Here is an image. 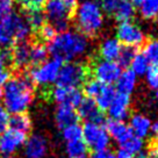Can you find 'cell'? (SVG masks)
Masks as SVG:
<instances>
[{
    "label": "cell",
    "instance_id": "43",
    "mask_svg": "<svg viewBox=\"0 0 158 158\" xmlns=\"http://www.w3.org/2000/svg\"><path fill=\"white\" fill-rule=\"evenodd\" d=\"M64 1V4L66 5V7L69 8V10L74 15V12L77 10V7H78L79 2L78 0H63Z\"/></svg>",
    "mask_w": 158,
    "mask_h": 158
},
{
    "label": "cell",
    "instance_id": "11",
    "mask_svg": "<svg viewBox=\"0 0 158 158\" xmlns=\"http://www.w3.org/2000/svg\"><path fill=\"white\" fill-rule=\"evenodd\" d=\"M26 135L14 129H6L0 135V153L2 156H12L23 147Z\"/></svg>",
    "mask_w": 158,
    "mask_h": 158
},
{
    "label": "cell",
    "instance_id": "10",
    "mask_svg": "<svg viewBox=\"0 0 158 158\" xmlns=\"http://www.w3.org/2000/svg\"><path fill=\"white\" fill-rule=\"evenodd\" d=\"M121 72H122V69L118 66L116 62L100 59L93 66L94 79L101 84L109 85V86L116 83Z\"/></svg>",
    "mask_w": 158,
    "mask_h": 158
},
{
    "label": "cell",
    "instance_id": "12",
    "mask_svg": "<svg viewBox=\"0 0 158 158\" xmlns=\"http://www.w3.org/2000/svg\"><path fill=\"white\" fill-rule=\"evenodd\" d=\"M50 97L58 106H70L72 108H77L84 99L83 93L78 89H68L62 86H56L51 89Z\"/></svg>",
    "mask_w": 158,
    "mask_h": 158
},
{
    "label": "cell",
    "instance_id": "38",
    "mask_svg": "<svg viewBox=\"0 0 158 158\" xmlns=\"http://www.w3.org/2000/svg\"><path fill=\"white\" fill-rule=\"evenodd\" d=\"M118 4H120V0H100L99 2L101 10L108 15H114Z\"/></svg>",
    "mask_w": 158,
    "mask_h": 158
},
{
    "label": "cell",
    "instance_id": "36",
    "mask_svg": "<svg viewBox=\"0 0 158 158\" xmlns=\"http://www.w3.org/2000/svg\"><path fill=\"white\" fill-rule=\"evenodd\" d=\"M102 85L104 84L99 83L98 80H95V79L86 80L84 84V92H85V94H86V97L93 100V99L97 97V94L99 93L100 89L102 87Z\"/></svg>",
    "mask_w": 158,
    "mask_h": 158
},
{
    "label": "cell",
    "instance_id": "15",
    "mask_svg": "<svg viewBox=\"0 0 158 158\" xmlns=\"http://www.w3.org/2000/svg\"><path fill=\"white\" fill-rule=\"evenodd\" d=\"M107 110L112 120L124 121L127 118H129V113H130V97L127 94L116 92Z\"/></svg>",
    "mask_w": 158,
    "mask_h": 158
},
{
    "label": "cell",
    "instance_id": "2",
    "mask_svg": "<svg viewBox=\"0 0 158 158\" xmlns=\"http://www.w3.org/2000/svg\"><path fill=\"white\" fill-rule=\"evenodd\" d=\"M89 47V40L85 35L74 30H66L56 34L54 40L49 42L48 52L52 58L58 59L62 63H69L84 56Z\"/></svg>",
    "mask_w": 158,
    "mask_h": 158
},
{
    "label": "cell",
    "instance_id": "23",
    "mask_svg": "<svg viewBox=\"0 0 158 158\" xmlns=\"http://www.w3.org/2000/svg\"><path fill=\"white\" fill-rule=\"evenodd\" d=\"M48 48L41 42H35L30 43V52H29V63L34 68L37 65L44 63L48 60Z\"/></svg>",
    "mask_w": 158,
    "mask_h": 158
},
{
    "label": "cell",
    "instance_id": "41",
    "mask_svg": "<svg viewBox=\"0 0 158 158\" xmlns=\"http://www.w3.org/2000/svg\"><path fill=\"white\" fill-rule=\"evenodd\" d=\"M14 12L13 0H0V15H7Z\"/></svg>",
    "mask_w": 158,
    "mask_h": 158
},
{
    "label": "cell",
    "instance_id": "5",
    "mask_svg": "<svg viewBox=\"0 0 158 158\" xmlns=\"http://www.w3.org/2000/svg\"><path fill=\"white\" fill-rule=\"evenodd\" d=\"M89 77V69L79 62H69L62 65L57 77V86L78 89L85 84Z\"/></svg>",
    "mask_w": 158,
    "mask_h": 158
},
{
    "label": "cell",
    "instance_id": "48",
    "mask_svg": "<svg viewBox=\"0 0 158 158\" xmlns=\"http://www.w3.org/2000/svg\"><path fill=\"white\" fill-rule=\"evenodd\" d=\"M156 98L158 99V91H156Z\"/></svg>",
    "mask_w": 158,
    "mask_h": 158
},
{
    "label": "cell",
    "instance_id": "17",
    "mask_svg": "<svg viewBox=\"0 0 158 158\" xmlns=\"http://www.w3.org/2000/svg\"><path fill=\"white\" fill-rule=\"evenodd\" d=\"M104 128L106 129L109 137L113 138L118 145L122 143L126 138H128L129 135L131 134L130 129L124 121H118V120L109 118L106 121Z\"/></svg>",
    "mask_w": 158,
    "mask_h": 158
},
{
    "label": "cell",
    "instance_id": "40",
    "mask_svg": "<svg viewBox=\"0 0 158 158\" xmlns=\"http://www.w3.org/2000/svg\"><path fill=\"white\" fill-rule=\"evenodd\" d=\"M10 114L4 108L2 105H0V135L5 131L6 129H8L10 126Z\"/></svg>",
    "mask_w": 158,
    "mask_h": 158
},
{
    "label": "cell",
    "instance_id": "47",
    "mask_svg": "<svg viewBox=\"0 0 158 158\" xmlns=\"http://www.w3.org/2000/svg\"><path fill=\"white\" fill-rule=\"evenodd\" d=\"M0 158H13L12 156H2V157H0Z\"/></svg>",
    "mask_w": 158,
    "mask_h": 158
},
{
    "label": "cell",
    "instance_id": "13",
    "mask_svg": "<svg viewBox=\"0 0 158 158\" xmlns=\"http://www.w3.org/2000/svg\"><path fill=\"white\" fill-rule=\"evenodd\" d=\"M26 158H45L48 153V141L43 135L34 134L26 138L23 144Z\"/></svg>",
    "mask_w": 158,
    "mask_h": 158
},
{
    "label": "cell",
    "instance_id": "35",
    "mask_svg": "<svg viewBox=\"0 0 158 158\" xmlns=\"http://www.w3.org/2000/svg\"><path fill=\"white\" fill-rule=\"evenodd\" d=\"M15 1L25 10V13H28L34 10H42L47 0H15Z\"/></svg>",
    "mask_w": 158,
    "mask_h": 158
},
{
    "label": "cell",
    "instance_id": "30",
    "mask_svg": "<svg viewBox=\"0 0 158 158\" xmlns=\"http://www.w3.org/2000/svg\"><path fill=\"white\" fill-rule=\"evenodd\" d=\"M26 20L29 25L30 30H34L35 33L47 23L45 15L42 10H34V12H28L26 13Z\"/></svg>",
    "mask_w": 158,
    "mask_h": 158
},
{
    "label": "cell",
    "instance_id": "20",
    "mask_svg": "<svg viewBox=\"0 0 158 158\" xmlns=\"http://www.w3.org/2000/svg\"><path fill=\"white\" fill-rule=\"evenodd\" d=\"M78 120L79 118L77 112L70 106H58L55 112V122L60 129H64L72 124H77Z\"/></svg>",
    "mask_w": 158,
    "mask_h": 158
},
{
    "label": "cell",
    "instance_id": "4",
    "mask_svg": "<svg viewBox=\"0 0 158 158\" xmlns=\"http://www.w3.org/2000/svg\"><path fill=\"white\" fill-rule=\"evenodd\" d=\"M30 33L29 25L25 18L15 12L0 15V48L7 49L10 45L26 41Z\"/></svg>",
    "mask_w": 158,
    "mask_h": 158
},
{
    "label": "cell",
    "instance_id": "19",
    "mask_svg": "<svg viewBox=\"0 0 158 158\" xmlns=\"http://www.w3.org/2000/svg\"><path fill=\"white\" fill-rule=\"evenodd\" d=\"M122 47L123 45L116 39L109 37V39H106L101 42V44L99 47V55H100L101 59H104V60L116 62Z\"/></svg>",
    "mask_w": 158,
    "mask_h": 158
},
{
    "label": "cell",
    "instance_id": "24",
    "mask_svg": "<svg viewBox=\"0 0 158 158\" xmlns=\"http://www.w3.org/2000/svg\"><path fill=\"white\" fill-rule=\"evenodd\" d=\"M120 148L122 151H126L131 156H136L137 153L144 150V139L130 134L129 137L126 138L123 142L120 144Z\"/></svg>",
    "mask_w": 158,
    "mask_h": 158
},
{
    "label": "cell",
    "instance_id": "18",
    "mask_svg": "<svg viewBox=\"0 0 158 158\" xmlns=\"http://www.w3.org/2000/svg\"><path fill=\"white\" fill-rule=\"evenodd\" d=\"M128 127L133 135L144 139L150 135L151 121L148 116H145L143 114H134L130 116Z\"/></svg>",
    "mask_w": 158,
    "mask_h": 158
},
{
    "label": "cell",
    "instance_id": "14",
    "mask_svg": "<svg viewBox=\"0 0 158 158\" xmlns=\"http://www.w3.org/2000/svg\"><path fill=\"white\" fill-rule=\"evenodd\" d=\"M77 115L78 118L85 120V122H93L97 124L104 123V113L98 108V106L95 105L92 99L84 98L81 100V102L77 107Z\"/></svg>",
    "mask_w": 158,
    "mask_h": 158
},
{
    "label": "cell",
    "instance_id": "6",
    "mask_svg": "<svg viewBox=\"0 0 158 158\" xmlns=\"http://www.w3.org/2000/svg\"><path fill=\"white\" fill-rule=\"evenodd\" d=\"M43 13L57 34L69 30L70 19L73 14L69 10L63 0H47Z\"/></svg>",
    "mask_w": 158,
    "mask_h": 158
},
{
    "label": "cell",
    "instance_id": "33",
    "mask_svg": "<svg viewBox=\"0 0 158 158\" xmlns=\"http://www.w3.org/2000/svg\"><path fill=\"white\" fill-rule=\"evenodd\" d=\"M62 137L66 143L81 139V127L77 123L62 129Z\"/></svg>",
    "mask_w": 158,
    "mask_h": 158
},
{
    "label": "cell",
    "instance_id": "9",
    "mask_svg": "<svg viewBox=\"0 0 158 158\" xmlns=\"http://www.w3.org/2000/svg\"><path fill=\"white\" fill-rule=\"evenodd\" d=\"M116 36H118L116 40L121 44H123V47L137 48L143 44L145 41L144 31L133 21L121 22L116 29Z\"/></svg>",
    "mask_w": 158,
    "mask_h": 158
},
{
    "label": "cell",
    "instance_id": "42",
    "mask_svg": "<svg viewBox=\"0 0 158 158\" xmlns=\"http://www.w3.org/2000/svg\"><path fill=\"white\" fill-rule=\"evenodd\" d=\"M91 158H116L115 153L110 152L109 150H105V151H94L92 153Z\"/></svg>",
    "mask_w": 158,
    "mask_h": 158
},
{
    "label": "cell",
    "instance_id": "16",
    "mask_svg": "<svg viewBox=\"0 0 158 158\" xmlns=\"http://www.w3.org/2000/svg\"><path fill=\"white\" fill-rule=\"evenodd\" d=\"M29 52L30 43L27 41H22L13 45V49H10V62L12 66L16 69L22 70L29 66Z\"/></svg>",
    "mask_w": 158,
    "mask_h": 158
},
{
    "label": "cell",
    "instance_id": "31",
    "mask_svg": "<svg viewBox=\"0 0 158 158\" xmlns=\"http://www.w3.org/2000/svg\"><path fill=\"white\" fill-rule=\"evenodd\" d=\"M150 64L148 63V60L145 59L143 55L141 52H137L136 56L134 57L133 62L130 63V71H133L134 73L136 74V77L138 76H144L148 71Z\"/></svg>",
    "mask_w": 158,
    "mask_h": 158
},
{
    "label": "cell",
    "instance_id": "25",
    "mask_svg": "<svg viewBox=\"0 0 158 158\" xmlns=\"http://www.w3.org/2000/svg\"><path fill=\"white\" fill-rule=\"evenodd\" d=\"M115 19L121 22L131 21L135 16V6L129 0H120L118 8L114 13Z\"/></svg>",
    "mask_w": 158,
    "mask_h": 158
},
{
    "label": "cell",
    "instance_id": "1",
    "mask_svg": "<svg viewBox=\"0 0 158 158\" xmlns=\"http://www.w3.org/2000/svg\"><path fill=\"white\" fill-rule=\"evenodd\" d=\"M1 100L8 114H25L34 100V85L28 76L10 77L1 89Z\"/></svg>",
    "mask_w": 158,
    "mask_h": 158
},
{
    "label": "cell",
    "instance_id": "32",
    "mask_svg": "<svg viewBox=\"0 0 158 158\" xmlns=\"http://www.w3.org/2000/svg\"><path fill=\"white\" fill-rule=\"evenodd\" d=\"M137 51L136 48H131V47H122L121 52L118 55V58L116 60V63L118 64V66L122 68H127L130 66V63L133 62L134 57L136 56Z\"/></svg>",
    "mask_w": 158,
    "mask_h": 158
},
{
    "label": "cell",
    "instance_id": "45",
    "mask_svg": "<svg viewBox=\"0 0 158 158\" xmlns=\"http://www.w3.org/2000/svg\"><path fill=\"white\" fill-rule=\"evenodd\" d=\"M115 157L116 158H135V156H131V155H129L127 153L126 151H122V150H120L116 155H115Z\"/></svg>",
    "mask_w": 158,
    "mask_h": 158
},
{
    "label": "cell",
    "instance_id": "29",
    "mask_svg": "<svg viewBox=\"0 0 158 158\" xmlns=\"http://www.w3.org/2000/svg\"><path fill=\"white\" fill-rule=\"evenodd\" d=\"M139 14L147 20L158 18V0H143L139 5Z\"/></svg>",
    "mask_w": 158,
    "mask_h": 158
},
{
    "label": "cell",
    "instance_id": "34",
    "mask_svg": "<svg viewBox=\"0 0 158 158\" xmlns=\"http://www.w3.org/2000/svg\"><path fill=\"white\" fill-rule=\"evenodd\" d=\"M36 34L39 36L40 42L44 44V43H49V42H51L54 40V37L57 34V31L55 30V28L50 23H45L44 26H42L36 31Z\"/></svg>",
    "mask_w": 158,
    "mask_h": 158
},
{
    "label": "cell",
    "instance_id": "27",
    "mask_svg": "<svg viewBox=\"0 0 158 158\" xmlns=\"http://www.w3.org/2000/svg\"><path fill=\"white\" fill-rule=\"evenodd\" d=\"M8 128L14 129L16 131L22 134H27L31 129V120L26 114H18L13 115V118H10V126Z\"/></svg>",
    "mask_w": 158,
    "mask_h": 158
},
{
    "label": "cell",
    "instance_id": "21",
    "mask_svg": "<svg viewBox=\"0 0 158 158\" xmlns=\"http://www.w3.org/2000/svg\"><path fill=\"white\" fill-rule=\"evenodd\" d=\"M116 87L118 93L130 95L135 91V87L137 85V77L130 70H124L121 72L118 79L116 80Z\"/></svg>",
    "mask_w": 158,
    "mask_h": 158
},
{
    "label": "cell",
    "instance_id": "37",
    "mask_svg": "<svg viewBox=\"0 0 158 158\" xmlns=\"http://www.w3.org/2000/svg\"><path fill=\"white\" fill-rule=\"evenodd\" d=\"M144 76L149 87L158 91V65H150Z\"/></svg>",
    "mask_w": 158,
    "mask_h": 158
},
{
    "label": "cell",
    "instance_id": "8",
    "mask_svg": "<svg viewBox=\"0 0 158 158\" xmlns=\"http://www.w3.org/2000/svg\"><path fill=\"white\" fill-rule=\"evenodd\" d=\"M62 65L63 63L58 59H48L44 63L31 68L28 77L33 85L35 84L37 86H49V85L56 83Z\"/></svg>",
    "mask_w": 158,
    "mask_h": 158
},
{
    "label": "cell",
    "instance_id": "28",
    "mask_svg": "<svg viewBox=\"0 0 158 158\" xmlns=\"http://www.w3.org/2000/svg\"><path fill=\"white\" fill-rule=\"evenodd\" d=\"M141 54L145 57L150 65H158V40H149L143 45V50Z\"/></svg>",
    "mask_w": 158,
    "mask_h": 158
},
{
    "label": "cell",
    "instance_id": "7",
    "mask_svg": "<svg viewBox=\"0 0 158 158\" xmlns=\"http://www.w3.org/2000/svg\"><path fill=\"white\" fill-rule=\"evenodd\" d=\"M81 139L86 147L91 148L93 151L108 150L110 144V137L102 124L93 122H85L81 127Z\"/></svg>",
    "mask_w": 158,
    "mask_h": 158
},
{
    "label": "cell",
    "instance_id": "44",
    "mask_svg": "<svg viewBox=\"0 0 158 158\" xmlns=\"http://www.w3.org/2000/svg\"><path fill=\"white\" fill-rule=\"evenodd\" d=\"M147 152H148L149 158H158V147H152Z\"/></svg>",
    "mask_w": 158,
    "mask_h": 158
},
{
    "label": "cell",
    "instance_id": "22",
    "mask_svg": "<svg viewBox=\"0 0 158 158\" xmlns=\"http://www.w3.org/2000/svg\"><path fill=\"white\" fill-rule=\"evenodd\" d=\"M115 89L113 86L109 85H102V87L100 89L99 93L97 94V97L93 99V101L95 105L98 106V108L102 112V110H107L109 107V105L112 104L114 97H115Z\"/></svg>",
    "mask_w": 158,
    "mask_h": 158
},
{
    "label": "cell",
    "instance_id": "3",
    "mask_svg": "<svg viewBox=\"0 0 158 158\" xmlns=\"http://www.w3.org/2000/svg\"><path fill=\"white\" fill-rule=\"evenodd\" d=\"M76 23L79 33L87 36H94L102 29L104 12L97 0H83L74 12Z\"/></svg>",
    "mask_w": 158,
    "mask_h": 158
},
{
    "label": "cell",
    "instance_id": "26",
    "mask_svg": "<svg viewBox=\"0 0 158 158\" xmlns=\"http://www.w3.org/2000/svg\"><path fill=\"white\" fill-rule=\"evenodd\" d=\"M65 152L68 158H89V148L83 142V139L66 143Z\"/></svg>",
    "mask_w": 158,
    "mask_h": 158
},
{
    "label": "cell",
    "instance_id": "46",
    "mask_svg": "<svg viewBox=\"0 0 158 158\" xmlns=\"http://www.w3.org/2000/svg\"><path fill=\"white\" fill-rule=\"evenodd\" d=\"M129 1H130V2H131L134 6H135V5L139 6L141 4H142V1H143V0H129Z\"/></svg>",
    "mask_w": 158,
    "mask_h": 158
},
{
    "label": "cell",
    "instance_id": "39",
    "mask_svg": "<svg viewBox=\"0 0 158 158\" xmlns=\"http://www.w3.org/2000/svg\"><path fill=\"white\" fill-rule=\"evenodd\" d=\"M10 65L6 63L4 58L1 57V55H0V92H1V89H2V86L5 84L6 81L8 80L10 78Z\"/></svg>",
    "mask_w": 158,
    "mask_h": 158
}]
</instances>
